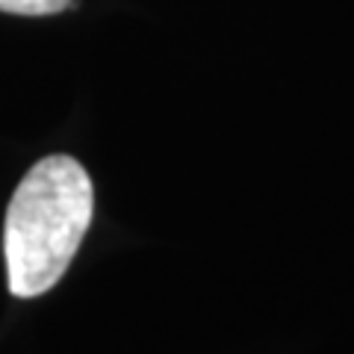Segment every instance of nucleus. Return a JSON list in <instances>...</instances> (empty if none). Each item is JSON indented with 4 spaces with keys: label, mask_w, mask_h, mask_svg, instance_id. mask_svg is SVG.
Returning a JSON list of instances; mask_svg holds the SVG:
<instances>
[{
    "label": "nucleus",
    "mask_w": 354,
    "mask_h": 354,
    "mask_svg": "<svg viewBox=\"0 0 354 354\" xmlns=\"http://www.w3.org/2000/svg\"><path fill=\"white\" fill-rule=\"evenodd\" d=\"M71 0H0V12L12 15H57Z\"/></svg>",
    "instance_id": "f03ea898"
},
{
    "label": "nucleus",
    "mask_w": 354,
    "mask_h": 354,
    "mask_svg": "<svg viewBox=\"0 0 354 354\" xmlns=\"http://www.w3.org/2000/svg\"><path fill=\"white\" fill-rule=\"evenodd\" d=\"M95 189L80 162L65 153L39 160L6 209L3 257L9 292L36 298L59 283L92 225Z\"/></svg>",
    "instance_id": "f257e3e1"
}]
</instances>
